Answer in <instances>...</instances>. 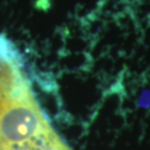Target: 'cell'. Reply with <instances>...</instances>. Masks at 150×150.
Listing matches in <instances>:
<instances>
[{
	"label": "cell",
	"mask_w": 150,
	"mask_h": 150,
	"mask_svg": "<svg viewBox=\"0 0 150 150\" xmlns=\"http://www.w3.org/2000/svg\"><path fill=\"white\" fill-rule=\"evenodd\" d=\"M0 150H71L52 128L21 54L5 36H0Z\"/></svg>",
	"instance_id": "6da1fadb"
}]
</instances>
